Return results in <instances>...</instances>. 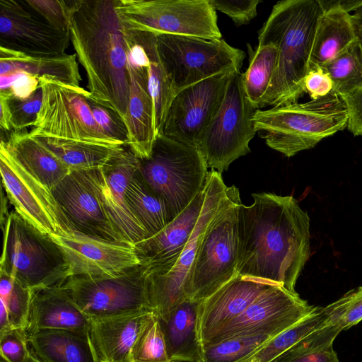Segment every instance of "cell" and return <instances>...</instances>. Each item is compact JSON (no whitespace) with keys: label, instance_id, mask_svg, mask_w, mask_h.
Listing matches in <instances>:
<instances>
[{"label":"cell","instance_id":"5","mask_svg":"<svg viewBox=\"0 0 362 362\" xmlns=\"http://www.w3.org/2000/svg\"><path fill=\"white\" fill-rule=\"evenodd\" d=\"M238 189L227 187L218 209L206 226L185 286L187 298L202 301L237 275Z\"/></svg>","mask_w":362,"mask_h":362},{"label":"cell","instance_id":"25","mask_svg":"<svg viewBox=\"0 0 362 362\" xmlns=\"http://www.w3.org/2000/svg\"><path fill=\"white\" fill-rule=\"evenodd\" d=\"M153 313L90 319L89 334L99 362H132L131 352Z\"/></svg>","mask_w":362,"mask_h":362},{"label":"cell","instance_id":"40","mask_svg":"<svg viewBox=\"0 0 362 362\" xmlns=\"http://www.w3.org/2000/svg\"><path fill=\"white\" fill-rule=\"evenodd\" d=\"M328 306L330 322L339 325L341 331L357 325L362 320V286L348 291Z\"/></svg>","mask_w":362,"mask_h":362},{"label":"cell","instance_id":"24","mask_svg":"<svg viewBox=\"0 0 362 362\" xmlns=\"http://www.w3.org/2000/svg\"><path fill=\"white\" fill-rule=\"evenodd\" d=\"M90 319L63 284L33 290L28 335L40 330L89 331Z\"/></svg>","mask_w":362,"mask_h":362},{"label":"cell","instance_id":"47","mask_svg":"<svg viewBox=\"0 0 362 362\" xmlns=\"http://www.w3.org/2000/svg\"><path fill=\"white\" fill-rule=\"evenodd\" d=\"M305 92L312 99L328 95L332 91L333 83L329 76L321 68L309 71L305 80Z\"/></svg>","mask_w":362,"mask_h":362},{"label":"cell","instance_id":"26","mask_svg":"<svg viewBox=\"0 0 362 362\" xmlns=\"http://www.w3.org/2000/svg\"><path fill=\"white\" fill-rule=\"evenodd\" d=\"M4 148L26 171L51 190L70 172L29 132L13 131L1 139Z\"/></svg>","mask_w":362,"mask_h":362},{"label":"cell","instance_id":"21","mask_svg":"<svg viewBox=\"0 0 362 362\" xmlns=\"http://www.w3.org/2000/svg\"><path fill=\"white\" fill-rule=\"evenodd\" d=\"M272 285L276 284L237 274L208 298L200 301L197 327L202 349Z\"/></svg>","mask_w":362,"mask_h":362},{"label":"cell","instance_id":"6","mask_svg":"<svg viewBox=\"0 0 362 362\" xmlns=\"http://www.w3.org/2000/svg\"><path fill=\"white\" fill-rule=\"evenodd\" d=\"M0 270L31 290L63 284L69 265L59 246L15 211L3 226Z\"/></svg>","mask_w":362,"mask_h":362},{"label":"cell","instance_id":"43","mask_svg":"<svg viewBox=\"0 0 362 362\" xmlns=\"http://www.w3.org/2000/svg\"><path fill=\"white\" fill-rule=\"evenodd\" d=\"M93 117L102 132L111 139L128 146V134L121 117L113 110L88 100Z\"/></svg>","mask_w":362,"mask_h":362},{"label":"cell","instance_id":"28","mask_svg":"<svg viewBox=\"0 0 362 362\" xmlns=\"http://www.w3.org/2000/svg\"><path fill=\"white\" fill-rule=\"evenodd\" d=\"M23 72L38 78H49L79 88L81 76L76 54L32 56L0 47V76Z\"/></svg>","mask_w":362,"mask_h":362},{"label":"cell","instance_id":"22","mask_svg":"<svg viewBox=\"0 0 362 362\" xmlns=\"http://www.w3.org/2000/svg\"><path fill=\"white\" fill-rule=\"evenodd\" d=\"M205 185L192 202L162 230L134 245L141 264L151 273L169 272L177 262L199 218Z\"/></svg>","mask_w":362,"mask_h":362},{"label":"cell","instance_id":"12","mask_svg":"<svg viewBox=\"0 0 362 362\" xmlns=\"http://www.w3.org/2000/svg\"><path fill=\"white\" fill-rule=\"evenodd\" d=\"M148 276V266L140 264L114 276L69 277L63 285L90 319L104 318L151 311Z\"/></svg>","mask_w":362,"mask_h":362},{"label":"cell","instance_id":"9","mask_svg":"<svg viewBox=\"0 0 362 362\" xmlns=\"http://www.w3.org/2000/svg\"><path fill=\"white\" fill-rule=\"evenodd\" d=\"M156 42L160 59L175 95L225 71H240L245 57L243 50L223 39L161 34L156 35Z\"/></svg>","mask_w":362,"mask_h":362},{"label":"cell","instance_id":"30","mask_svg":"<svg viewBox=\"0 0 362 362\" xmlns=\"http://www.w3.org/2000/svg\"><path fill=\"white\" fill-rule=\"evenodd\" d=\"M358 39L351 13L334 8L319 18L309 61V71L321 68Z\"/></svg>","mask_w":362,"mask_h":362},{"label":"cell","instance_id":"31","mask_svg":"<svg viewBox=\"0 0 362 362\" xmlns=\"http://www.w3.org/2000/svg\"><path fill=\"white\" fill-rule=\"evenodd\" d=\"M129 32L144 47L149 59L148 86L153 103V125L156 138L162 134L167 112L175 93L159 57L156 35L148 32Z\"/></svg>","mask_w":362,"mask_h":362},{"label":"cell","instance_id":"17","mask_svg":"<svg viewBox=\"0 0 362 362\" xmlns=\"http://www.w3.org/2000/svg\"><path fill=\"white\" fill-rule=\"evenodd\" d=\"M310 305L296 292L282 286L264 289L245 311L216 334L204 346L235 336L257 332L280 333L310 314Z\"/></svg>","mask_w":362,"mask_h":362},{"label":"cell","instance_id":"36","mask_svg":"<svg viewBox=\"0 0 362 362\" xmlns=\"http://www.w3.org/2000/svg\"><path fill=\"white\" fill-rule=\"evenodd\" d=\"M321 69L329 76L332 91L340 96L362 88V43L357 39Z\"/></svg>","mask_w":362,"mask_h":362},{"label":"cell","instance_id":"46","mask_svg":"<svg viewBox=\"0 0 362 362\" xmlns=\"http://www.w3.org/2000/svg\"><path fill=\"white\" fill-rule=\"evenodd\" d=\"M216 11L229 16L236 25L248 23L257 14L260 0H209Z\"/></svg>","mask_w":362,"mask_h":362},{"label":"cell","instance_id":"50","mask_svg":"<svg viewBox=\"0 0 362 362\" xmlns=\"http://www.w3.org/2000/svg\"><path fill=\"white\" fill-rule=\"evenodd\" d=\"M10 95L6 91H0V127L2 132H11L13 130L11 113L8 105Z\"/></svg>","mask_w":362,"mask_h":362},{"label":"cell","instance_id":"23","mask_svg":"<svg viewBox=\"0 0 362 362\" xmlns=\"http://www.w3.org/2000/svg\"><path fill=\"white\" fill-rule=\"evenodd\" d=\"M129 99L123 117L128 134V146L139 159L150 157L156 140L153 103L148 86V67L127 59Z\"/></svg>","mask_w":362,"mask_h":362},{"label":"cell","instance_id":"20","mask_svg":"<svg viewBox=\"0 0 362 362\" xmlns=\"http://www.w3.org/2000/svg\"><path fill=\"white\" fill-rule=\"evenodd\" d=\"M49 235L65 255L69 277L114 276L141 264L134 245L76 232Z\"/></svg>","mask_w":362,"mask_h":362},{"label":"cell","instance_id":"15","mask_svg":"<svg viewBox=\"0 0 362 362\" xmlns=\"http://www.w3.org/2000/svg\"><path fill=\"white\" fill-rule=\"evenodd\" d=\"M0 172L7 199L24 220L47 235L73 232L51 191L1 146Z\"/></svg>","mask_w":362,"mask_h":362},{"label":"cell","instance_id":"18","mask_svg":"<svg viewBox=\"0 0 362 362\" xmlns=\"http://www.w3.org/2000/svg\"><path fill=\"white\" fill-rule=\"evenodd\" d=\"M139 163V158L125 146L103 166L93 169L95 186L108 217L115 230L132 245L148 238L128 204L126 193Z\"/></svg>","mask_w":362,"mask_h":362},{"label":"cell","instance_id":"19","mask_svg":"<svg viewBox=\"0 0 362 362\" xmlns=\"http://www.w3.org/2000/svg\"><path fill=\"white\" fill-rule=\"evenodd\" d=\"M69 32L59 30L34 12L25 1L0 0V47L32 56L65 53Z\"/></svg>","mask_w":362,"mask_h":362},{"label":"cell","instance_id":"11","mask_svg":"<svg viewBox=\"0 0 362 362\" xmlns=\"http://www.w3.org/2000/svg\"><path fill=\"white\" fill-rule=\"evenodd\" d=\"M42 102L29 134L108 146H122L96 124L88 104V91L49 78H39Z\"/></svg>","mask_w":362,"mask_h":362},{"label":"cell","instance_id":"2","mask_svg":"<svg viewBox=\"0 0 362 362\" xmlns=\"http://www.w3.org/2000/svg\"><path fill=\"white\" fill-rule=\"evenodd\" d=\"M69 35L88 79V99L123 120L129 99L126 30L116 0L67 1Z\"/></svg>","mask_w":362,"mask_h":362},{"label":"cell","instance_id":"33","mask_svg":"<svg viewBox=\"0 0 362 362\" xmlns=\"http://www.w3.org/2000/svg\"><path fill=\"white\" fill-rule=\"evenodd\" d=\"M126 193L128 204L148 238L162 230L174 219L163 199L147 185L139 170L129 182Z\"/></svg>","mask_w":362,"mask_h":362},{"label":"cell","instance_id":"37","mask_svg":"<svg viewBox=\"0 0 362 362\" xmlns=\"http://www.w3.org/2000/svg\"><path fill=\"white\" fill-rule=\"evenodd\" d=\"M278 334L257 332L224 339L204 347L199 362H242Z\"/></svg>","mask_w":362,"mask_h":362},{"label":"cell","instance_id":"39","mask_svg":"<svg viewBox=\"0 0 362 362\" xmlns=\"http://www.w3.org/2000/svg\"><path fill=\"white\" fill-rule=\"evenodd\" d=\"M131 361L170 362L158 318L153 313L134 344Z\"/></svg>","mask_w":362,"mask_h":362},{"label":"cell","instance_id":"52","mask_svg":"<svg viewBox=\"0 0 362 362\" xmlns=\"http://www.w3.org/2000/svg\"><path fill=\"white\" fill-rule=\"evenodd\" d=\"M12 329L5 304L0 301V334Z\"/></svg>","mask_w":362,"mask_h":362},{"label":"cell","instance_id":"32","mask_svg":"<svg viewBox=\"0 0 362 362\" xmlns=\"http://www.w3.org/2000/svg\"><path fill=\"white\" fill-rule=\"evenodd\" d=\"M32 136L58 158L70 170L98 168L125 146H108L42 136Z\"/></svg>","mask_w":362,"mask_h":362},{"label":"cell","instance_id":"44","mask_svg":"<svg viewBox=\"0 0 362 362\" xmlns=\"http://www.w3.org/2000/svg\"><path fill=\"white\" fill-rule=\"evenodd\" d=\"M25 4L52 27L69 32V6L66 1L25 0Z\"/></svg>","mask_w":362,"mask_h":362},{"label":"cell","instance_id":"29","mask_svg":"<svg viewBox=\"0 0 362 362\" xmlns=\"http://www.w3.org/2000/svg\"><path fill=\"white\" fill-rule=\"evenodd\" d=\"M28 341L43 362H99L89 331L40 330L28 335Z\"/></svg>","mask_w":362,"mask_h":362},{"label":"cell","instance_id":"41","mask_svg":"<svg viewBox=\"0 0 362 362\" xmlns=\"http://www.w3.org/2000/svg\"><path fill=\"white\" fill-rule=\"evenodd\" d=\"M33 290L22 285L15 279L14 286L6 300H1L8 310L12 328L26 331L30 312Z\"/></svg>","mask_w":362,"mask_h":362},{"label":"cell","instance_id":"54","mask_svg":"<svg viewBox=\"0 0 362 362\" xmlns=\"http://www.w3.org/2000/svg\"><path fill=\"white\" fill-rule=\"evenodd\" d=\"M0 362H7V361H5L3 358L1 357Z\"/></svg>","mask_w":362,"mask_h":362},{"label":"cell","instance_id":"42","mask_svg":"<svg viewBox=\"0 0 362 362\" xmlns=\"http://www.w3.org/2000/svg\"><path fill=\"white\" fill-rule=\"evenodd\" d=\"M42 102V90L40 87L30 97L18 99L11 95L8 105L11 113L13 131H23L28 127H33Z\"/></svg>","mask_w":362,"mask_h":362},{"label":"cell","instance_id":"45","mask_svg":"<svg viewBox=\"0 0 362 362\" xmlns=\"http://www.w3.org/2000/svg\"><path fill=\"white\" fill-rule=\"evenodd\" d=\"M28 345L24 329L12 328L0 334L1 357L7 362H26L30 352Z\"/></svg>","mask_w":362,"mask_h":362},{"label":"cell","instance_id":"10","mask_svg":"<svg viewBox=\"0 0 362 362\" xmlns=\"http://www.w3.org/2000/svg\"><path fill=\"white\" fill-rule=\"evenodd\" d=\"M255 111L245 90L243 73L238 71L198 145L208 168L221 173L250 151V141L257 133L253 124Z\"/></svg>","mask_w":362,"mask_h":362},{"label":"cell","instance_id":"8","mask_svg":"<svg viewBox=\"0 0 362 362\" xmlns=\"http://www.w3.org/2000/svg\"><path fill=\"white\" fill-rule=\"evenodd\" d=\"M115 9L127 30L221 39L209 0H116Z\"/></svg>","mask_w":362,"mask_h":362},{"label":"cell","instance_id":"16","mask_svg":"<svg viewBox=\"0 0 362 362\" xmlns=\"http://www.w3.org/2000/svg\"><path fill=\"white\" fill-rule=\"evenodd\" d=\"M50 191L73 232L129 244L108 217L95 186L93 169L70 170Z\"/></svg>","mask_w":362,"mask_h":362},{"label":"cell","instance_id":"3","mask_svg":"<svg viewBox=\"0 0 362 362\" xmlns=\"http://www.w3.org/2000/svg\"><path fill=\"white\" fill-rule=\"evenodd\" d=\"M322 13L317 0H284L274 5L258 31V45L272 43L279 52L272 83L261 108L297 103L305 92V80Z\"/></svg>","mask_w":362,"mask_h":362},{"label":"cell","instance_id":"49","mask_svg":"<svg viewBox=\"0 0 362 362\" xmlns=\"http://www.w3.org/2000/svg\"><path fill=\"white\" fill-rule=\"evenodd\" d=\"M323 12L338 8L347 13L362 6V0H317Z\"/></svg>","mask_w":362,"mask_h":362},{"label":"cell","instance_id":"34","mask_svg":"<svg viewBox=\"0 0 362 362\" xmlns=\"http://www.w3.org/2000/svg\"><path fill=\"white\" fill-rule=\"evenodd\" d=\"M327 306L317 307L293 326L269 339L242 362H274L287 351L329 324Z\"/></svg>","mask_w":362,"mask_h":362},{"label":"cell","instance_id":"27","mask_svg":"<svg viewBox=\"0 0 362 362\" xmlns=\"http://www.w3.org/2000/svg\"><path fill=\"white\" fill-rule=\"evenodd\" d=\"M200 301L189 298L168 315L158 317L170 362H199L202 349L198 334Z\"/></svg>","mask_w":362,"mask_h":362},{"label":"cell","instance_id":"38","mask_svg":"<svg viewBox=\"0 0 362 362\" xmlns=\"http://www.w3.org/2000/svg\"><path fill=\"white\" fill-rule=\"evenodd\" d=\"M341 332L338 325L328 324L274 362H339L333 342Z\"/></svg>","mask_w":362,"mask_h":362},{"label":"cell","instance_id":"35","mask_svg":"<svg viewBox=\"0 0 362 362\" xmlns=\"http://www.w3.org/2000/svg\"><path fill=\"white\" fill-rule=\"evenodd\" d=\"M250 64L243 73L244 88L255 110H260L274 76L278 59V48L272 43L257 45L250 51Z\"/></svg>","mask_w":362,"mask_h":362},{"label":"cell","instance_id":"4","mask_svg":"<svg viewBox=\"0 0 362 362\" xmlns=\"http://www.w3.org/2000/svg\"><path fill=\"white\" fill-rule=\"evenodd\" d=\"M349 113L344 99L332 91L310 101L256 110V132L271 148L291 157L347 127Z\"/></svg>","mask_w":362,"mask_h":362},{"label":"cell","instance_id":"53","mask_svg":"<svg viewBox=\"0 0 362 362\" xmlns=\"http://www.w3.org/2000/svg\"><path fill=\"white\" fill-rule=\"evenodd\" d=\"M26 362H43L30 349V355Z\"/></svg>","mask_w":362,"mask_h":362},{"label":"cell","instance_id":"7","mask_svg":"<svg viewBox=\"0 0 362 362\" xmlns=\"http://www.w3.org/2000/svg\"><path fill=\"white\" fill-rule=\"evenodd\" d=\"M139 160L140 175L163 199L173 218L202 190L209 173L197 147L163 134L156 136L150 157Z\"/></svg>","mask_w":362,"mask_h":362},{"label":"cell","instance_id":"48","mask_svg":"<svg viewBox=\"0 0 362 362\" xmlns=\"http://www.w3.org/2000/svg\"><path fill=\"white\" fill-rule=\"evenodd\" d=\"M9 75L13 76V82L10 88L4 91L8 93L11 97L18 99L28 98L40 87L39 78L32 75L23 72Z\"/></svg>","mask_w":362,"mask_h":362},{"label":"cell","instance_id":"1","mask_svg":"<svg viewBox=\"0 0 362 362\" xmlns=\"http://www.w3.org/2000/svg\"><path fill=\"white\" fill-rule=\"evenodd\" d=\"M240 206L237 274L295 286L310 257V218L292 196L254 193Z\"/></svg>","mask_w":362,"mask_h":362},{"label":"cell","instance_id":"51","mask_svg":"<svg viewBox=\"0 0 362 362\" xmlns=\"http://www.w3.org/2000/svg\"><path fill=\"white\" fill-rule=\"evenodd\" d=\"M358 39L362 43V6L351 14Z\"/></svg>","mask_w":362,"mask_h":362},{"label":"cell","instance_id":"13","mask_svg":"<svg viewBox=\"0 0 362 362\" xmlns=\"http://www.w3.org/2000/svg\"><path fill=\"white\" fill-rule=\"evenodd\" d=\"M205 189V199L199 218L176 264L164 274L151 273L148 270L149 310L158 317L168 315L187 299L185 286L202 236L216 213L227 189L221 173L215 170L209 171Z\"/></svg>","mask_w":362,"mask_h":362},{"label":"cell","instance_id":"14","mask_svg":"<svg viewBox=\"0 0 362 362\" xmlns=\"http://www.w3.org/2000/svg\"><path fill=\"white\" fill-rule=\"evenodd\" d=\"M240 71L229 69L178 92L168 108L162 134L198 148L200 139L218 110L228 85Z\"/></svg>","mask_w":362,"mask_h":362}]
</instances>
